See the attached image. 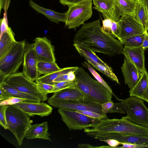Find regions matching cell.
I'll return each mask as SVG.
<instances>
[{"label": "cell", "instance_id": "cell-1", "mask_svg": "<svg viewBox=\"0 0 148 148\" xmlns=\"http://www.w3.org/2000/svg\"><path fill=\"white\" fill-rule=\"evenodd\" d=\"M74 43L82 45L95 53L110 56L122 54L123 44L102 29L98 19L84 23L75 34Z\"/></svg>", "mask_w": 148, "mask_h": 148}, {"label": "cell", "instance_id": "cell-2", "mask_svg": "<svg viewBox=\"0 0 148 148\" xmlns=\"http://www.w3.org/2000/svg\"><path fill=\"white\" fill-rule=\"evenodd\" d=\"M84 131L86 134L118 132L148 136V128L134 124L124 117L121 119H97L91 127L85 128Z\"/></svg>", "mask_w": 148, "mask_h": 148}, {"label": "cell", "instance_id": "cell-3", "mask_svg": "<svg viewBox=\"0 0 148 148\" xmlns=\"http://www.w3.org/2000/svg\"><path fill=\"white\" fill-rule=\"evenodd\" d=\"M74 73L75 87L93 101L102 104L112 101L113 95L119 101L122 100L98 82L93 79L82 67H79Z\"/></svg>", "mask_w": 148, "mask_h": 148}, {"label": "cell", "instance_id": "cell-4", "mask_svg": "<svg viewBox=\"0 0 148 148\" xmlns=\"http://www.w3.org/2000/svg\"><path fill=\"white\" fill-rule=\"evenodd\" d=\"M6 116L8 129L14 135L18 145L21 146L31 125L30 116L12 105H8Z\"/></svg>", "mask_w": 148, "mask_h": 148}, {"label": "cell", "instance_id": "cell-5", "mask_svg": "<svg viewBox=\"0 0 148 148\" xmlns=\"http://www.w3.org/2000/svg\"><path fill=\"white\" fill-rule=\"evenodd\" d=\"M26 43L25 40L17 41L16 43L0 59V73L7 77L17 73L23 62Z\"/></svg>", "mask_w": 148, "mask_h": 148}, {"label": "cell", "instance_id": "cell-6", "mask_svg": "<svg viewBox=\"0 0 148 148\" xmlns=\"http://www.w3.org/2000/svg\"><path fill=\"white\" fill-rule=\"evenodd\" d=\"M122 101L123 109L127 114L124 118L134 124L148 128V108L143 100L130 96Z\"/></svg>", "mask_w": 148, "mask_h": 148}, {"label": "cell", "instance_id": "cell-7", "mask_svg": "<svg viewBox=\"0 0 148 148\" xmlns=\"http://www.w3.org/2000/svg\"><path fill=\"white\" fill-rule=\"evenodd\" d=\"M92 1L84 0L68 6L69 9L66 12L65 27L76 30L77 27L90 18L92 14Z\"/></svg>", "mask_w": 148, "mask_h": 148}, {"label": "cell", "instance_id": "cell-8", "mask_svg": "<svg viewBox=\"0 0 148 148\" xmlns=\"http://www.w3.org/2000/svg\"><path fill=\"white\" fill-rule=\"evenodd\" d=\"M4 82L19 91L36 97L41 101L47 99V94L41 92L37 84L28 79L22 72L9 75Z\"/></svg>", "mask_w": 148, "mask_h": 148}, {"label": "cell", "instance_id": "cell-9", "mask_svg": "<svg viewBox=\"0 0 148 148\" xmlns=\"http://www.w3.org/2000/svg\"><path fill=\"white\" fill-rule=\"evenodd\" d=\"M58 111L70 131L82 130L90 127L97 119L70 109L60 108Z\"/></svg>", "mask_w": 148, "mask_h": 148}, {"label": "cell", "instance_id": "cell-10", "mask_svg": "<svg viewBox=\"0 0 148 148\" xmlns=\"http://www.w3.org/2000/svg\"><path fill=\"white\" fill-rule=\"evenodd\" d=\"M50 106L58 108H65L77 111H90L106 115L102 110V104L97 102L87 103L62 100H48Z\"/></svg>", "mask_w": 148, "mask_h": 148}, {"label": "cell", "instance_id": "cell-11", "mask_svg": "<svg viewBox=\"0 0 148 148\" xmlns=\"http://www.w3.org/2000/svg\"><path fill=\"white\" fill-rule=\"evenodd\" d=\"M38 62L34 43H26L24 55L23 73L28 79L33 82L39 77L37 69Z\"/></svg>", "mask_w": 148, "mask_h": 148}, {"label": "cell", "instance_id": "cell-12", "mask_svg": "<svg viewBox=\"0 0 148 148\" xmlns=\"http://www.w3.org/2000/svg\"><path fill=\"white\" fill-rule=\"evenodd\" d=\"M119 22L121 31L118 38L122 43L125 39L132 36L143 34L147 31L134 16L130 15L121 16Z\"/></svg>", "mask_w": 148, "mask_h": 148}, {"label": "cell", "instance_id": "cell-13", "mask_svg": "<svg viewBox=\"0 0 148 148\" xmlns=\"http://www.w3.org/2000/svg\"><path fill=\"white\" fill-rule=\"evenodd\" d=\"M99 140L113 139L121 142L138 144H148V136L118 132L90 133L86 134Z\"/></svg>", "mask_w": 148, "mask_h": 148}, {"label": "cell", "instance_id": "cell-14", "mask_svg": "<svg viewBox=\"0 0 148 148\" xmlns=\"http://www.w3.org/2000/svg\"><path fill=\"white\" fill-rule=\"evenodd\" d=\"M35 52L38 61L56 62L54 46L46 37H36L34 40Z\"/></svg>", "mask_w": 148, "mask_h": 148}, {"label": "cell", "instance_id": "cell-15", "mask_svg": "<svg viewBox=\"0 0 148 148\" xmlns=\"http://www.w3.org/2000/svg\"><path fill=\"white\" fill-rule=\"evenodd\" d=\"M21 110L30 116L37 115L41 117L51 114L52 108L48 104L43 102L34 103L22 101L12 105Z\"/></svg>", "mask_w": 148, "mask_h": 148}, {"label": "cell", "instance_id": "cell-16", "mask_svg": "<svg viewBox=\"0 0 148 148\" xmlns=\"http://www.w3.org/2000/svg\"><path fill=\"white\" fill-rule=\"evenodd\" d=\"M93 8L101 12L105 19L118 22L121 17L114 0H93Z\"/></svg>", "mask_w": 148, "mask_h": 148}, {"label": "cell", "instance_id": "cell-17", "mask_svg": "<svg viewBox=\"0 0 148 148\" xmlns=\"http://www.w3.org/2000/svg\"><path fill=\"white\" fill-rule=\"evenodd\" d=\"M48 99L71 100L87 103L95 102L76 87L67 88L55 92Z\"/></svg>", "mask_w": 148, "mask_h": 148}, {"label": "cell", "instance_id": "cell-18", "mask_svg": "<svg viewBox=\"0 0 148 148\" xmlns=\"http://www.w3.org/2000/svg\"><path fill=\"white\" fill-rule=\"evenodd\" d=\"M121 69L125 84L127 85L130 90L132 89L139 81L143 73L125 57Z\"/></svg>", "mask_w": 148, "mask_h": 148}, {"label": "cell", "instance_id": "cell-19", "mask_svg": "<svg viewBox=\"0 0 148 148\" xmlns=\"http://www.w3.org/2000/svg\"><path fill=\"white\" fill-rule=\"evenodd\" d=\"M122 53L141 73L146 70L145 65L144 50L141 46L131 47L124 46Z\"/></svg>", "mask_w": 148, "mask_h": 148}, {"label": "cell", "instance_id": "cell-20", "mask_svg": "<svg viewBox=\"0 0 148 148\" xmlns=\"http://www.w3.org/2000/svg\"><path fill=\"white\" fill-rule=\"evenodd\" d=\"M47 122L31 125L25 138L28 139L40 138L52 141L49 136Z\"/></svg>", "mask_w": 148, "mask_h": 148}, {"label": "cell", "instance_id": "cell-21", "mask_svg": "<svg viewBox=\"0 0 148 148\" xmlns=\"http://www.w3.org/2000/svg\"><path fill=\"white\" fill-rule=\"evenodd\" d=\"M29 4V6L38 13L44 15L52 22L58 24L60 21L65 23L66 21V12L60 13L46 9L38 5L32 0H30Z\"/></svg>", "mask_w": 148, "mask_h": 148}, {"label": "cell", "instance_id": "cell-22", "mask_svg": "<svg viewBox=\"0 0 148 148\" xmlns=\"http://www.w3.org/2000/svg\"><path fill=\"white\" fill-rule=\"evenodd\" d=\"M17 41L14 34L10 27L0 37V59L6 54L15 45Z\"/></svg>", "mask_w": 148, "mask_h": 148}, {"label": "cell", "instance_id": "cell-23", "mask_svg": "<svg viewBox=\"0 0 148 148\" xmlns=\"http://www.w3.org/2000/svg\"><path fill=\"white\" fill-rule=\"evenodd\" d=\"M75 49L82 57L93 67L112 80L120 84L118 78L113 72L111 67L108 68L102 64L95 62L81 50L77 49Z\"/></svg>", "mask_w": 148, "mask_h": 148}, {"label": "cell", "instance_id": "cell-24", "mask_svg": "<svg viewBox=\"0 0 148 148\" xmlns=\"http://www.w3.org/2000/svg\"><path fill=\"white\" fill-rule=\"evenodd\" d=\"M121 17L128 15L134 17L138 2L135 0H114Z\"/></svg>", "mask_w": 148, "mask_h": 148}, {"label": "cell", "instance_id": "cell-25", "mask_svg": "<svg viewBox=\"0 0 148 148\" xmlns=\"http://www.w3.org/2000/svg\"><path fill=\"white\" fill-rule=\"evenodd\" d=\"M134 18L148 31V16L145 0L138 2L135 12Z\"/></svg>", "mask_w": 148, "mask_h": 148}, {"label": "cell", "instance_id": "cell-26", "mask_svg": "<svg viewBox=\"0 0 148 148\" xmlns=\"http://www.w3.org/2000/svg\"><path fill=\"white\" fill-rule=\"evenodd\" d=\"M148 84V73L146 70L142 73L139 81L134 87L129 92L130 97L140 98Z\"/></svg>", "mask_w": 148, "mask_h": 148}, {"label": "cell", "instance_id": "cell-27", "mask_svg": "<svg viewBox=\"0 0 148 148\" xmlns=\"http://www.w3.org/2000/svg\"><path fill=\"white\" fill-rule=\"evenodd\" d=\"M2 86L12 96L25 99L26 101L34 103L40 102V99L32 95L19 91L10 86L3 83L0 86Z\"/></svg>", "mask_w": 148, "mask_h": 148}, {"label": "cell", "instance_id": "cell-28", "mask_svg": "<svg viewBox=\"0 0 148 148\" xmlns=\"http://www.w3.org/2000/svg\"><path fill=\"white\" fill-rule=\"evenodd\" d=\"M78 67V66H72L61 68L58 71L39 76L36 80L45 83L53 84L54 80L58 77L68 73L71 71H75Z\"/></svg>", "mask_w": 148, "mask_h": 148}, {"label": "cell", "instance_id": "cell-29", "mask_svg": "<svg viewBox=\"0 0 148 148\" xmlns=\"http://www.w3.org/2000/svg\"><path fill=\"white\" fill-rule=\"evenodd\" d=\"M60 68L56 62L38 61L37 69L39 75H46L60 70Z\"/></svg>", "mask_w": 148, "mask_h": 148}, {"label": "cell", "instance_id": "cell-30", "mask_svg": "<svg viewBox=\"0 0 148 148\" xmlns=\"http://www.w3.org/2000/svg\"><path fill=\"white\" fill-rule=\"evenodd\" d=\"M147 31L143 34L132 36L125 39L122 43L123 45L125 46L131 47L141 46Z\"/></svg>", "mask_w": 148, "mask_h": 148}, {"label": "cell", "instance_id": "cell-31", "mask_svg": "<svg viewBox=\"0 0 148 148\" xmlns=\"http://www.w3.org/2000/svg\"><path fill=\"white\" fill-rule=\"evenodd\" d=\"M73 45L75 49H77L81 50L95 62L102 64L107 68L111 67L106 62L102 60L96 55L94 52L92 51L90 49L82 45L75 43L73 44Z\"/></svg>", "mask_w": 148, "mask_h": 148}, {"label": "cell", "instance_id": "cell-32", "mask_svg": "<svg viewBox=\"0 0 148 148\" xmlns=\"http://www.w3.org/2000/svg\"><path fill=\"white\" fill-rule=\"evenodd\" d=\"M82 64L83 66H85L88 69L98 82L108 89L112 93L114 94L109 86L104 81L100 75L93 68L89 63L87 62L84 61V62H82Z\"/></svg>", "mask_w": 148, "mask_h": 148}, {"label": "cell", "instance_id": "cell-33", "mask_svg": "<svg viewBox=\"0 0 148 148\" xmlns=\"http://www.w3.org/2000/svg\"><path fill=\"white\" fill-rule=\"evenodd\" d=\"M54 88L53 92H55L64 89L75 87V81H66L58 82H54L53 84Z\"/></svg>", "mask_w": 148, "mask_h": 148}, {"label": "cell", "instance_id": "cell-34", "mask_svg": "<svg viewBox=\"0 0 148 148\" xmlns=\"http://www.w3.org/2000/svg\"><path fill=\"white\" fill-rule=\"evenodd\" d=\"M38 88L40 91L46 94L49 93H53L54 89V86L51 84L36 81Z\"/></svg>", "mask_w": 148, "mask_h": 148}, {"label": "cell", "instance_id": "cell-35", "mask_svg": "<svg viewBox=\"0 0 148 148\" xmlns=\"http://www.w3.org/2000/svg\"><path fill=\"white\" fill-rule=\"evenodd\" d=\"M8 105L0 106V124L5 129H8L6 111Z\"/></svg>", "mask_w": 148, "mask_h": 148}, {"label": "cell", "instance_id": "cell-36", "mask_svg": "<svg viewBox=\"0 0 148 148\" xmlns=\"http://www.w3.org/2000/svg\"><path fill=\"white\" fill-rule=\"evenodd\" d=\"M76 112L91 118L96 119H101L107 118L106 115L101 114L93 111H77Z\"/></svg>", "mask_w": 148, "mask_h": 148}, {"label": "cell", "instance_id": "cell-37", "mask_svg": "<svg viewBox=\"0 0 148 148\" xmlns=\"http://www.w3.org/2000/svg\"><path fill=\"white\" fill-rule=\"evenodd\" d=\"M24 101H26L24 99L12 97L7 99L0 101V106L12 105Z\"/></svg>", "mask_w": 148, "mask_h": 148}, {"label": "cell", "instance_id": "cell-38", "mask_svg": "<svg viewBox=\"0 0 148 148\" xmlns=\"http://www.w3.org/2000/svg\"><path fill=\"white\" fill-rule=\"evenodd\" d=\"M111 35L114 38H118L120 33L121 27L119 22L112 21L111 28Z\"/></svg>", "mask_w": 148, "mask_h": 148}, {"label": "cell", "instance_id": "cell-39", "mask_svg": "<svg viewBox=\"0 0 148 148\" xmlns=\"http://www.w3.org/2000/svg\"><path fill=\"white\" fill-rule=\"evenodd\" d=\"M117 112L121 113H126L123 107L122 101L117 103H114L109 113Z\"/></svg>", "mask_w": 148, "mask_h": 148}, {"label": "cell", "instance_id": "cell-40", "mask_svg": "<svg viewBox=\"0 0 148 148\" xmlns=\"http://www.w3.org/2000/svg\"><path fill=\"white\" fill-rule=\"evenodd\" d=\"M120 145H122V146L117 147L121 148H138L148 147V144H133L120 142Z\"/></svg>", "mask_w": 148, "mask_h": 148}, {"label": "cell", "instance_id": "cell-41", "mask_svg": "<svg viewBox=\"0 0 148 148\" xmlns=\"http://www.w3.org/2000/svg\"><path fill=\"white\" fill-rule=\"evenodd\" d=\"M112 21L108 19H105L102 20L103 26L101 27L102 29L105 32L109 34L111 36V26Z\"/></svg>", "mask_w": 148, "mask_h": 148}, {"label": "cell", "instance_id": "cell-42", "mask_svg": "<svg viewBox=\"0 0 148 148\" xmlns=\"http://www.w3.org/2000/svg\"><path fill=\"white\" fill-rule=\"evenodd\" d=\"M3 15V18L0 19V35L6 31L9 27L8 24L7 14L4 13Z\"/></svg>", "mask_w": 148, "mask_h": 148}, {"label": "cell", "instance_id": "cell-43", "mask_svg": "<svg viewBox=\"0 0 148 148\" xmlns=\"http://www.w3.org/2000/svg\"><path fill=\"white\" fill-rule=\"evenodd\" d=\"M100 140L107 143L111 147H117L120 145V142L114 139H107Z\"/></svg>", "mask_w": 148, "mask_h": 148}, {"label": "cell", "instance_id": "cell-44", "mask_svg": "<svg viewBox=\"0 0 148 148\" xmlns=\"http://www.w3.org/2000/svg\"><path fill=\"white\" fill-rule=\"evenodd\" d=\"M0 101L5 100L12 97L1 86H0Z\"/></svg>", "mask_w": 148, "mask_h": 148}, {"label": "cell", "instance_id": "cell-45", "mask_svg": "<svg viewBox=\"0 0 148 148\" xmlns=\"http://www.w3.org/2000/svg\"><path fill=\"white\" fill-rule=\"evenodd\" d=\"M10 2V0H0V13L1 9L3 8L4 10V13L7 14Z\"/></svg>", "mask_w": 148, "mask_h": 148}, {"label": "cell", "instance_id": "cell-46", "mask_svg": "<svg viewBox=\"0 0 148 148\" xmlns=\"http://www.w3.org/2000/svg\"><path fill=\"white\" fill-rule=\"evenodd\" d=\"M69 73H68L63 74L59 76L54 80L53 81V82H60L62 81H69Z\"/></svg>", "mask_w": 148, "mask_h": 148}, {"label": "cell", "instance_id": "cell-47", "mask_svg": "<svg viewBox=\"0 0 148 148\" xmlns=\"http://www.w3.org/2000/svg\"><path fill=\"white\" fill-rule=\"evenodd\" d=\"M84 0H60L59 2L64 5L68 6L77 3Z\"/></svg>", "mask_w": 148, "mask_h": 148}, {"label": "cell", "instance_id": "cell-48", "mask_svg": "<svg viewBox=\"0 0 148 148\" xmlns=\"http://www.w3.org/2000/svg\"><path fill=\"white\" fill-rule=\"evenodd\" d=\"M141 47L144 50L148 48V33L147 31L146 33L145 38Z\"/></svg>", "mask_w": 148, "mask_h": 148}, {"label": "cell", "instance_id": "cell-49", "mask_svg": "<svg viewBox=\"0 0 148 148\" xmlns=\"http://www.w3.org/2000/svg\"><path fill=\"white\" fill-rule=\"evenodd\" d=\"M140 99L148 103V84Z\"/></svg>", "mask_w": 148, "mask_h": 148}, {"label": "cell", "instance_id": "cell-50", "mask_svg": "<svg viewBox=\"0 0 148 148\" xmlns=\"http://www.w3.org/2000/svg\"><path fill=\"white\" fill-rule=\"evenodd\" d=\"M77 147L79 148H102L101 146L95 147L89 144H79Z\"/></svg>", "mask_w": 148, "mask_h": 148}, {"label": "cell", "instance_id": "cell-51", "mask_svg": "<svg viewBox=\"0 0 148 148\" xmlns=\"http://www.w3.org/2000/svg\"><path fill=\"white\" fill-rule=\"evenodd\" d=\"M145 2L148 16V0H145Z\"/></svg>", "mask_w": 148, "mask_h": 148}, {"label": "cell", "instance_id": "cell-52", "mask_svg": "<svg viewBox=\"0 0 148 148\" xmlns=\"http://www.w3.org/2000/svg\"><path fill=\"white\" fill-rule=\"evenodd\" d=\"M135 0L137 2H140L141 1V0Z\"/></svg>", "mask_w": 148, "mask_h": 148}]
</instances>
